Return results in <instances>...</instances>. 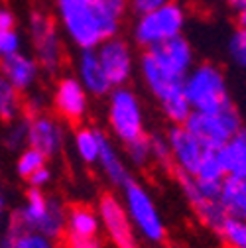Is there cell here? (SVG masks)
<instances>
[{"instance_id":"21","label":"cell","mask_w":246,"mask_h":248,"mask_svg":"<svg viewBox=\"0 0 246 248\" xmlns=\"http://www.w3.org/2000/svg\"><path fill=\"white\" fill-rule=\"evenodd\" d=\"M105 140L107 134L99 128L89 126V124H79L77 130L73 132V152L77 160L85 166H97Z\"/></svg>"},{"instance_id":"39","label":"cell","mask_w":246,"mask_h":248,"mask_svg":"<svg viewBox=\"0 0 246 248\" xmlns=\"http://www.w3.org/2000/svg\"><path fill=\"white\" fill-rule=\"evenodd\" d=\"M236 24H238V28L246 30V4L236 8Z\"/></svg>"},{"instance_id":"36","label":"cell","mask_w":246,"mask_h":248,"mask_svg":"<svg viewBox=\"0 0 246 248\" xmlns=\"http://www.w3.org/2000/svg\"><path fill=\"white\" fill-rule=\"evenodd\" d=\"M166 2H169V0H128V8H132L136 14H144L154 8H160Z\"/></svg>"},{"instance_id":"22","label":"cell","mask_w":246,"mask_h":248,"mask_svg":"<svg viewBox=\"0 0 246 248\" xmlns=\"http://www.w3.org/2000/svg\"><path fill=\"white\" fill-rule=\"evenodd\" d=\"M217 154L225 175L246 177V128L242 126L227 144L217 150Z\"/></svg>"},{"instance_id":"41","label":"cell","mask_w":246,"mask_h":248,"mask_svg":"<svg viewBox=\"0 0 246 248\" xmlns=\"http://www.w3.org/2000/svg\"><path fill=\"white\" fill-rule=\"evenodd\" d=\"M4 203H6V199H4V193H2V187H0V211L4 209Z\"/></svg>"},{"instance_id":"37","label":"cell","mask_w":246,"mask_h":248,"mask_svg":"<svg viewBox=\"0 0 246 248\" xmlns=\"http://www.w3.org/2000/svg\"><path fill=\"white\" fill-rule=\"evenodd\" d=\"M65 246L67 248H103L99 238H73V236L65 238Z\"/></svg>"},{"instance_id":"38","label":"cell","mask_w":246,"mask_h":248,"mask_svg":"<svg viewBox=\"0 0 246 248\" xmlns=\"http://www.w3.org/2000/svg\"><path fill=\"white\" fill-rule=\"evenodd\" d=\"M16 28V16L10 8L0 6V30H10Z\"/></svg>"},{"instance_id":"35","label":"cell","mask_w":246,"mask_h":248,"mask_svg":"<svg viewBox=\"0 0 246 248\" xmlns=\"http://www.w3.org/2000/svg\"><path fill=\"white\" fill-rule=\"evenodd\" d=\"M51 170L46 166V168H42L40 171H36L32 177L28 179V183H30V187H34V189H46L47 185L51 183Z\"/></svg>"},{"instance_id":"15","label":"cell","mask_w":246,"mask_h":248,"mask_svg":"<svg viewBox=\"0 0 246 248\" xmlns=\"http://www.w3.org/2000/svg\"><path fill=\"white\" fill-rule=\"evenodd\" d=\"M26 120H28V146L40 150L47 160L57 158L63 152L67 142L63 122L47 112L32 114Z\"/></svg>"},{"instance_id":"26","label":"cell","mask_w":246,"mask_h":248,"mask_svg":"<svg viewBox=\"0 0 246 248\" xmlns=\"http://www.w3.org/2000/svg\"><path fill=\"white\" fill-rule=\"evenodd\" d=\"M47 166V158L44 154L32 146H26L24 150H20L16 154V162H14V170H16V175L22 177V179H30L36 171H40L42 168Z\"/></svg>"},{"instance_id":"9","label":"cell","mask_w":246,"mask_h":248,"mask_svg":"<svg viewBox=\"0 0 246 248\" xmlns=\"http://www.w3.org/2000/svg\"><path fill=\"white\" fill-rule=\"evenodd\" d=\"M183 126H187L207 148L219 150L242 128V118L236 107L229 105L225 108L209 110V112L191 110Z\"/></svg>"},{"instance_id":"13","label":"cell","mask_w":246,"mask_h":248,"mask_svg":"<svg viewBox=\"0 0 246 248\" xmlns=\"http://www.w3.org/2000/svg\"><path fill=\"white\" fill-rule=\"evenodd\" d=\"M51 105L61 122L83 124L91 108V97L75 75H63L53 87Z\"/></svg>"},{"instance_id":"12","label":"cell","mask_w":246,"mask_h":248,"mask_svg":"<svg viewBox=\"0 0 246 248\" xmlns=\"http://www.w3.org/2000/svg\"><path fill=\"white\" fill-rule=\"evenodd\" d=\"M101 227L114 248H138V234L128 219L126 209L112 193H105L97 205Z\"/></svg>"},{"instance_id":"10","label":"cell","mask_w":246,"mask_h":248,"mask_svg":"<svg viewBox=\"0 0 246 248\" xmlns=\"http://www.w3.org/2000/svg\"><path fill=\"white\" fill-rule=\"evenodd\" d=\"M183 197H185L187 205L195 213L201 225L207 229L219 231L223 221L227 219V211L221 203V185L215 183H205L199 181L191 175H177Z\"/></svg>"},{"instance_id":"27","label":"cell","mask_w":246,"mask_h":248,"mask_svg":"<svg viewBox=\"0 0 246 248\" xmlns=\"http://www.w3.org/2000/svg\"><path fill=\"white\" fill-rule=\"evenodd\" d=\"M95 4L101 10V16L110 36H118L122 20H124V14L128 10V0H95Z\"/></svg>"},{"instance_id":"29","label":"cell","mask_w":246,"mask_h":248,"mask_svg":"<svg viewBox=\"0 0 246 248\" xmlns=\"http://www.w3.org/2000/svg\"><path fill=\"white\" fill-rule=\"evenodd\" d=\"M199 181H205V183H215V185H221L223 179L227 177L225 175V170L221 166V160H219V154L217 150H207V154L203 156L195 175H191Z\"/></svg>"},{"instance_id":"25","label":"cell","mask_w":246,"mask_h":248,"mask_svg":"<svg viewBox=\"0 0 246 248\" xmlns=\"http://www.w3.org/2000/svg\"><path fill=\"white\" fill-rule=\"evenodd\" d=\"M0 248H55V240L40 232L16 231L8 227V231L2 234V240H0Z\"/></svg>"},{"instance_id":"34","label":"cell","mask_w":246,"mask_h":248,"mask_svg":"<svg viewBox=\"0 0 246 248\" xmlns=\"http://www.w3.org/2000/svg\"><path fill=\"white\" fill-rule=\"evenodd\" d=\"M22 51V36L16 28L0 30V59Z\"/></svg>"},{"instance_id":"2","label":"cell","mask_w":246,"mask_h":248,"mask_svg":"<svg viewBox=\"0 0 246 248\" xmlns=\"http://www.w3.org/2000/svg\"><path fill=\"white\" fill-rule=\"evenodd\" d=\"M138 73L146 91L158 103L160 110L171 124H185L191 114V107L183 95V77L173 75L162 67L150 51H144L138 59Z\"/></svg>"},{"instance_id":"33","label":"cell","mask_w":246,"mask_h":248,"mask_svg":"<svg viewBox=\"0 0 246 248\" xmlns=\"http://www.w3.org/2000/svg\"><path fill=\"white\" fill-rule=\"evenodd\" d=\"M227 49H229V57L232 59V63L246 69V30L242 28L234 30L227 44Z\"/></svg>"},{"instance_id":"5","label":"cell","mask_w":246,"mask_h":248,"mask_svg":"<svg viewBox=\"0 0 246 248\" xmlns=\"http://www.w3.org/2000/svg\"><path fill=\"white\" fill-rule=\"evenodd\" d=\"M183 95H185L191 110L199 112L219 110L232 105L225 71L215 63L193 65L183 79Z\"/></svg>"},{"instance_id":"3","label":"cell","mask_w":246,"mask_h":248,"mask_svg":"<svg viewBox=\"0 0 246 248\" xmlns=\"http://www.w3.org/2000/svg\"><path fill=\"white\" fill-rule=\"evenodd\" d=\"M67 207L61 199L47 195L44 189L30 187L24 203L14 211L10 219V229L40 232L51 240L65 234Z\"/></svg>"},{"instance_id":"6","label":"cell","mask_w":246,"mask_h":248,"mask_svg":"<svg viewBox=\"0 0 246 248\" xmlns=\"http://www.w3.org/2000/svg\"><path fill=\"white\" fill-rule=\"evenodd\" d=\"M185 24H187L185 8L179 2L169 0L160 8L138 14L132 28V38L136 46H140L144 51L154 49L177 36H183Z\"/></svg>"},{"instance_id":"14","label":"cell","mask_w":246,"mask_h":248,"mask_svg":"<svg viewBox=\"0 0 246 248\" xmlns=\"http://www.w3.org/2000/svg\"><path fill=\"white\" fill-rule=\"evenodd\" d=\"M171 154V168L177 175H195L207 148L187 126L183 124H171V128L166 134Z\"/></svg>"},{"instance_id":"32","label":"cell","mask_w":246,"mask_h":248,"mask_svg":"<svg viewBox=\"0 0 246 248\" xmlns=\"http://www.w3.org/2000/svg\"><path fill=\"white\" fill-rule=\"evenodd\" d=\"M150 148H152V164H156L162 170H171V154L166 134L150 136Z\"/></svg>"},{"instance_id":"31","label":"cell","mask_w":246,"mask_h":248,"mask_svg":"<svg viewBox=\"0 0 246 248\" xmlns=\"http://www.w3.org/2000/svg\"><path fill=\"white\" fill-rule=\"evenodd\" d=\"M124 156L134 168H146L152 164V148H150V136H142L130 144L124 146Z\"/></svg>"},{"instance_id":"24","label":"cell","mask_w":246,"mask_h":248,"mask_svg":"<svg viewBox=\"0 0 246 248\" xmlns=\"http://www.w3.org/2000/svg\"><path fill=\"white\" fill-rule=\"evenodd\" d=\"M24 112V93L12 87L4 77H0V120L12 122L22 118Z\"/></svg>"},{"instance_id":"18","label":"cell","mask_w":246,"mask_h":248,"mask_svg":"<svg viewBox=\"0 0 246 248\" xmlns=\"http://www.w3.org/2000/svg\"><path fill=\"white\" fill-rule=\"evenodd\" d=\"M75 77L79 79L83 89L89 93V97L101 99V97H107L112 91V85L103 71V65L95 49L79 51V57L75 61Z\"/></svg>"},{"instance_id":"8","label":"cell","mask_w":246,"mask_h":248,"mask_svg":"<svg viewBox=\"0 0 246 248\" xmlns=\"http://www.w3.org/2000/svg\"><path fill=\"white\" fill-rule=\"evenodd\" d=\"M28 36L38 65L44 71L55 75L65 61L63 34L57 22L44 10H34L28 20Z\"/></svg>"},{"instance_id":"1","label":"cell","mask_w":246,"mask_h":248,"mask_svg":"<svg viewBox=\"0 0 246 248\" xmlns=\"http://www.w3.org/2000/svg\"><path fill=\"white\" fill-rule=\"evenodd\" d=\"M55 22L63 38L79 51L97 49L112 38L95 0H55Z\"/></svg>"},{"instance_id":"11","label":"cell","mask_w":246,"mask_h":248,"mask_svg":"<svg viewBox=\"0 0 246 248\" xmlns=\"http://www.w3.org/2000/svg\"><path fill=\"white\" fill-rule=\"evenodd\" d=\"M107 79L114 87H126L136 71V55L132 46L120 36L107 38L95 49Z\"/></svg>"},{"instance_id":"20","label":"cell","mask_w":246,"mask_h":248,"mask_svg":"<svg viewBox=\"0 0 246 248\" xmlns=\"http://www.w3.org/2000/svg\"><path fill=\"white\" fill-rule=\"evenodd\" d=\"M101 231V221L97 209L89 205H73L67 207V221H65V236L73 238H97Z\"/></svg>"},{"instance_id":"19","label":"cell","mask_w":246,"mask_h":248,"mask_svg":"<svg viewBox=\"0 0 246 248\" xmlns=\"http://www.w3.org/2000/svg\"><path fill=\"white\" fill-rule=\"evenodd\" d=\"M97 168L101 170L103 177L110 185H114V187H120V189L132 179V171H130V166H128L126 156L116 148V144L108 136H107V140L103 144L101 156L97 160Z\"/></svg>"},{"instance_id":"43","label":"cell","mask_w":246,"mask_h":248,"mask_svg":"<svg viewBox=\"0 0 246 248\" xmlns=\"http://www.w3.org/2000/svg\"><path fill=\"white\" fill-rule=\"evenodd\" d=\"M0 158H2V152H0Z\"/></svg>"},{"instance_id":"7","label":"cell","mask_w":246,"mask_h":248,"mask_svg":"<svg viewBox=\"0 0 246 248\" xmlns=\"http://www.w3.org/2000/svg\"><path fill=\"white\" fill-rule=\"evenodd\" d=\"M122 205H124L126 215L138 236L154 244H160L166 240L168 236L166 221L144 183L132 177L122 187Z\"/></svg>"},{"instance_id":"17","label":"cell","mask_w":246,"mask_h":248,"mask_svg":"<svg viewBox=\"0 0 246 248\" xmlns=\"http://www.w3.org/2000/svg\"><path fill=\"white\" fill-rule=\"evenodd\" d=\"M146 51H150L154 57H156V61L162 67H166L168 71H171L173 75L183 77V79H185V75L195 65L193 47L183 36H177V38H173V40H169L158 47L146 49Z\"/></svg>"},{"instance_id":"23","label":"cell","mask_w":246,"mask_h":248,"mask_svg":"<svg viewBox=\"0 0 246 248\" xmlns=\"http://www.w3.org/2000/svg\"><path fill=\"white\" fill-rule=\"evenodd\" d=\"M221 203L229 217L246 219V177L227 175L221 183Z\"/></svg>"},{"instance_id":"4","label":"cell","mask_w":246,"mask_h":248,"mask_svg":"<svg viewBox=\"0 0 246 248\" xmlns=\"http://www.w3.org/2000/svg\"><path fill=\"white\" fill-rule=\"evenodd\" d=\"M107 126L110 136L122 146L146 136L144 105L128 85L114 87L107 95Z\"/></svg>"},{"instance_id":"42","label":"cell","mask_w":246,"mask_h":248,"mask_svg":"<svg viewBox=\"0 0 246 248\" xmlns=\"http://www.w3.org/2000/svg\"><path fill=\"white\" fill-rule=\"evenodd\" d=\"M2 227H4V217H2V211H0V236H2Z\"/></svg>"},{"instance_id":"40","label":"cell","mask_w":246,"mask_h":248,"mask_svg":"<svg viewBox=\"0 0 246 248\" xmlns=\"http://www.w3.org/2000/svg\"><path fill=\"white\" fill-rule=\"evenodd\" d=\"M227 2H229V4H231L234 10H236V8H240L242 4H246V0H227Z\"/></svg>"},{"instance_id":"30","label":"cell","mask_w":246,"mask_h":248,"mask_svg":"<svg viewBox=\"0 0 246 248\" xmlns=\"http://www.w3.org/2000/svg\"><path fill=\"white\" fill-rule=\"evenodd\" d=\"M2 146L14 154H18L20 150L28 146V120L26 118L6 122V128L2 132Z\"/></svg>"},{"instance_id":"28","label":"cell","mask_w":246,"mask_h":248,"mask_svg":"<svg viewBox=\"0 0 246 248\" xmlns=\"http://www.w3.org/2000/svg\"><path fill=\"white\" fill-rule=\"evenodd\" d=\"M217 232L227 248H246V219L227 217Z\"/></svg>"},{"instance_id":"16","label":"cell","mask_w":246,"mask_h":248,"mask_svg":"<svg viewBox=\"0 0 246 248\" xmlns=\"http://www.w3.org/2000/svg\"><path fill=\"white\" fill-rule=\"evenodd\" d=\"M40 73L42 67L38 65L34 55H28L24 51L0 59V77H4L20 93L34 91L40 81Z\"/></svg>"}]
</instances>
